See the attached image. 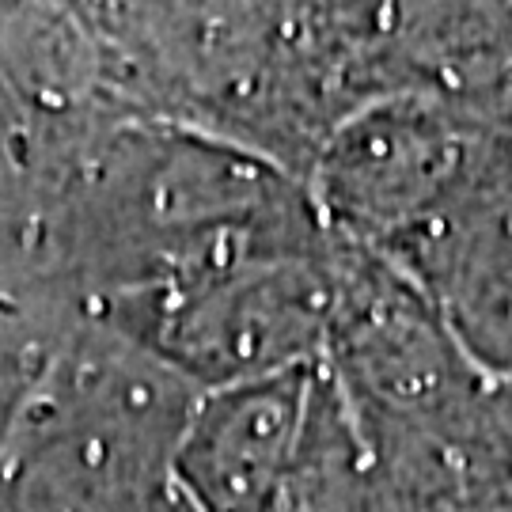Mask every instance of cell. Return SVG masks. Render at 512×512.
Returning <instances> with one entry per match:
<instances>
[{"label": "cell", "instance_id": "6da1fadb", "mask_svg": "<svg viewBox=\"0 0 512 512\" xmlns=\"http://www.w3.org/2000/svg\"><path fill=\"white\" fill-rule=\"evenodd\" d=\"M198 391L110 327L23 391L0 452V512H141L171 486Z\"/></svg>", "mask_w": 512, "mask_h": 512}, {"label": "cell", "instance_id": "7a4b0ae2", "mask_svg": "<svg viewBox=\"0 0 512 512\" xmlns=\"http://www.w3.org/2000/svg\"><path fill=\"white\" fill-rule=\"evenodd\" d=\"M338 296L334 239L243 262L156 300L107 304L103 327L202 391L266 380L327 357Z\"/></svg>", "mask_w": 512, "mask_h": 512}, {"label": "cell", "instance_id": "3957f363", "mask_svg": "<svg viewBox=\"0 0 512 512\" xmlns=\"http://www.w3.org/2000/svg\"><path fill=\"white\" fill-rule=\"evenodd\" d=\"M319 365L202 391L194 399L171 459V486L190 509H277L308 429Z\"/></svg>", "mask_w": 512, "mask_h": 512}, {"label": "cell", "instance_id": "277c9868", "mask_svg": "<svg viewBox=\"0 0 512 512\" xmlns=\"http://www.w3.org/2000/svg\"><path fill=\"white\" fill-rule=\"evenodd\" d=\"M141 512H194L190 505H186V497L175 490V486H167L164 494H156L152 501H148Z\"/></svg>", "mask_w": 512, "mask_h": 512}]
</instances>
